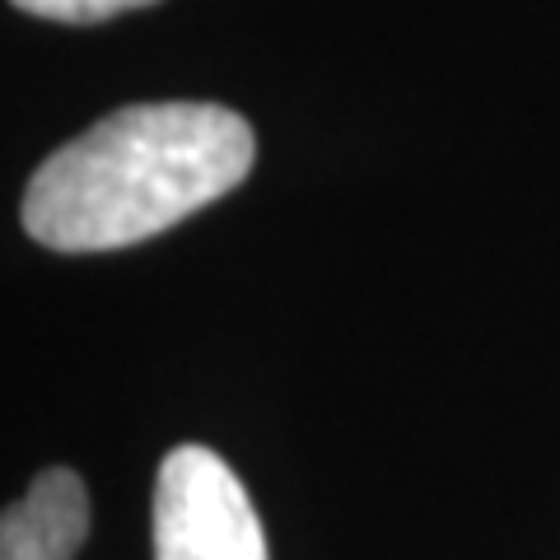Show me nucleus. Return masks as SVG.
<instances>
[{"instance_id":"1","label":"nucleus","mask_w":560,"mask_h":560,"mask_svg":"<svg viewBox=\"0 0 560 560\" xmlns=\"http://www.w3.org/2000/svg\"><path fill=\"white\" fill-rule=\"evenodd\" d=\"M253 154V127L234 108L131 103L33 173L24 230L57 253L131 248L234 191Z\"/></svg>"},{"instance_id":"2","label":"nucleus","mask_w":560,"mask_h":560,"mask_svg":"<svg viewBox=\"0 0 560 560\" xmlns=\"http://www.w3.org/2000/svg\"><path fill=\"white\" fill-rule=\"evenodd\" d=\"M154 560H271L248 490L220 453L178 444L160 463Z\"/></svg>"},{"instance_id":"3","label":"nucleus","mask_w":560,"mask_h":560,"mask_svg":"<svg viewBox=\"0 0 560 560\" xmlns=\"http://www.w3.org/2000/svg\"><path fill=\"white\" fill-rule=\"evenodd\" d=\"M90 537V490L70 467H47L5 510L0 560H75Z\"/></svg>"},{"instance_id":"4","label":"nucleus","mask_w":560,"mask_h":560,"mask_svg":"<svg viewBox=\"0 0 560 560\" xmlns=\"http://www.w3.org/2000/svg\"><path fill=\"white\" fill-rule=\"evenodd\" d=\"M24 14H38V20H57V24H103L117 20L127 10L154 5V0H10Z\"/></svg>"}]
</instances>
